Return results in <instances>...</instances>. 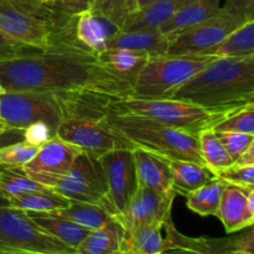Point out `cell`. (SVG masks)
Segmentation results:
<instances>
[{"mask_svg": "<svg viewBox=\"0 0 254 254\" xmlns=\"http://www.w3.org/2000/svg\"><path fill=\"white\" fill-rule=\"evenodd\" d=\"M0 83L5 92H93L113 99L129 97L133 87L104 67L96 54L74 42L0 59Z\"/></svg>", "mask_w": 254, "mask_h": 254, "instance_id": "cell-1", "label": "cell"}, {"mask_svg": "<svg viewBox=\"0 0 254 254\" xmlns=\"http://www.w3.org/2000/svg\"><path fill=\"white\" fill-rule=\"evenodd\" d=\"M170 98L227 113L254 103V56L217 57Z\"/></svg>", "mask_w": 254, "mask_h": 254, "instance_id": "cell-2", "label": "cell"}, {"mask_svg": "<svg viewBox=\"0 0 254 254\" xmlns=\"http://www.w3.org/2000/svg\"><path fill=\"white\" fill-rule=\"evenodd\" d=\"M0 35L20 46L36 50L77 42L74 15L35 0H0Z\"/></svg>", "mask_w": 254, "mask_h": 254, "instance_id": "cell-3", "label": "cell"}, {"mask_svg": "<svg viewBox=\"0 0 254 254\" xmlns=\"http://www.w3.org/2000/svg\"><path fill=\"white\" fill-rule=\"evenodd\" d=\"M64 118L56 136L98 159L113 149H133L129 141L117 135L103 122L107 104L113 98L93 92L61 93Z\"/></svg>", "mask_w": 254, "mask_h": 254, "instance_id": "cell-4", "label": "cell"}, {"mask_svg": "<svg viewBox=\"0 0 254 254\" xmlns=\"http://www.w3.org/2000/svg\"><path fill=\"white\" fill-rule=\"evenodd\" d=\"M103 122L113 133L129 141L133 148L144 149L165 159L195 161L205 165L196 135L145 117L116 113L107 107Z\"/></svg>", "mask_w": 254, "mask_h": 254, "instance_id": "cell-5", "label": "cell"}, {"mask_svg": "<svg viewBox=\"0 0 254 254\" xmlns=\"http://www.w3.org/2000/svg\"><path fill=\"white\" fill-rule=\"evenodd\" d=\"M107 108L116 113L134 114L154 119L196 136L205 129H212L232 113L210 112L197 104L173 98L140 99L126 97L109 101Z\"/></svg>", "mask_w": 254, "mask_h": 254, "instance_id": "cell-6", "label": "cell"}, {"mask_svg": "<svg viewBox=\"0 0 254 254\" xmlns=\"http://www.w3.org/2000/svg\"><path fill=\"white\" fill-rule=\"evenodd\" d=\"M217 57L203 55H164L150 57L134 82L129 97L168 99L184 83Z\"/></svg>", "mask_w": 254, "mask_h": 254, "instance_id": "cell-7", "label": "cell"}, {"mask_svg": "<svg viewBox=\"0 0 254 254\" xmlns=\"http://www.w3.org/2000/svg\"><path fill=\"white\" fill-rule=\"evenodd\" d=\"M26 173L45 188L68 200L97 203L112 213L107 197V183L103 169L98 159L89 155L86 151L82 150L79 153L66 175L51 176L29 171Z\"/></svg>", "mask_w": 254, "mask_h": 254, "instance_id": "cell-8", "label": "cell"}, {"mask_svg": "<svg viewBox=\"0 0 254 254\" xmlns=\"http://www.w3.org/2000/svg\"><path fill=\"white\" fill-rule=\"evenodd\" d=\"M0 118L7 128L26 129L36 123L49 127L56 136L64 118L61 93L45 91H14L0 94Z\"/></svg>", "mask_w": 254, "mask_h": 254, "instance_id": "cell-9", "label": "cell"}, {"mask_svg": "<svg viewBox=\"0 0 254 254\" xmlns=\"http://www.w3.org/2000/svg\"><path fill=\"white\" fill-rule=\"evenodd\" d=\"M0 252L76 254L42 230L26 211L11 206H0Z\"/></svg>", "mask_w": 254, "mask_h": 254, "instance_id": "cell-10", "label": "cell"}, {"mask_svg": "<svg viewBox=\"0 0 254 254\" xmlns=\"http://www.w3.org/2000/svg\"><path fill=\"white\" fill-rule=\"evenodd\" d=\"M98 160L106 176L107 197L112 213L123 222L139 186L133 149H113L99 156Z\"/></svg>", "mask_w": 254, "mask_h": 254, "instance_id": "cell-11", "label": "cell"}, {"mask_svg": "<svg viewBox=\"0 0 254 254\" xmlns=\"http://www.w3.org/2000/svg\"><path fill=\"white\" fill-rule=\"evenodd\" d=\"M251 20L254 19L233 16L220 9L210 19L173 37L169 42L166 55H205L222 42L231 32Z\"/></svg>", "mask_w": 254, "mask_h": 254, "instance_id": "cell-12", "label": "cell"}, {"mask_svg": "<svg viewBox=\"0 0 254 254\" xmlns=\"http://www.w3.org/2000/svg\"><path fill=\"white\" fill-rule=\"evenodd\" d=\"M176 196L175 191L160 192L145 186H138L122 225L127 232L140 226L153 223L164 225V222L171 217L173 203Z\"/></svg>", "mask_w": 254, "mask_h": 254, "instance_id": "cell-13", "label": "cell"}, {"mask_svg": "<svg viewBox=\"0 0 254 254\" xmlns=\"http://www.w3.org/2000/svg\"><path fill=\"white\" fill-rule=\"evenodd\" d=\"M216 217L228 235L237 233L254 223V186L226 184Z\"/></svg>", "mask_w": 254, "mask_h": 254, "instance_id": "cell-14", "label": "cell"}, {"mask_svg": "<svg viewBox=\"0 0 254 254\" xmlns=\"http://www.w3.org/2000/svg\"><path fill=\"white\" fill-rule=\"evenodd\" d=\"M165 230L163 251L159 254H226L236 250V237H189L183 235L169 217L164 222Z\"/></svg>", "mask_w": 254, "mask_h": 254, "instance_id": "cell-15", "label": "cell"}, {"mask_svg": "<svg viewBox=\"0 0 254 254\" xmlns=\"http://www.w3.org/2000/svg\"><path fill=\"white\" fill-rule=\"evenodd\" d=\"M81 151L78 146L55 136L42 144L36 155L22 168L29 173L51 176L66 175Z\"/></svg>", "mask_w": 254, "mask_h": 254, "instance_id": "cell-16", "label": "cell"}, {"mask_svg": "<svg viewBox=\"0 0 254 254\" xmlns=\"http://www.w3.org/2000/svg\"><path fill=\"white\" fill-rule=\"evenodd\" d=\"M118 27L92 10L74 15V37L76 41L92 54H101L107 49L109 39Z\"/></svg>", "mask_w": 254, "mask_h": 254, "instance_id": "cell-17", "label": "cell"}, {"mask_svg": "<svg viewBox=\"0 0 254 254\" xmlns=\"http://www.w3.org/2000/svg\"><path fill=\"white\" fill-rule=\"evenodd\" d=\"M127 231L117 217L92 230L76 248V254H126Z\"/></svg>", "mask_w": 254, "mask_h": 254, "instance_id": "cell-18", "label": "cell"}, {"mask_svg": "<svg viewBox=\"0 0 254 254\" xmlns=\"http://www.w3.org/2000/svg\"><path fill=\"white\" fill-rule=\"evenodd\" d=\"M133 158L139 186H145L160 192L174 191L168 159L140 148H133Z\"/></svg>", "mask_w": 254, "mask_h": 254, "instance_id": "cell-19", "label": "cell"}, {"mask_svg": "<svg viewBox=\"0 0 254 254\" xmlns=\"http://www.w3.org/2000/svg\"><path fill=\"white\" fill-rule=\"evenodd\" d=\"M169 39L159 29L134 30L114 32L109 39L108 47H119L144 52L150 57L164 56L169 49Z\"/></svg>", "mask_w": 254, "mask_h": 254, "instance_id": "cell-20", "label": "cell"}, {"mask_svg": "<svg viewBox=\"0 0 254 254\" xmlns=\"http://www.w3.org/2000/svg\"><path fill=\"white\" fill-rule=\"evenodd\" d=\"M221 0H192L159 27L170 41L176 35L210 19L221 9Z\"/></svg>", "mask_w": 254, "mask_h": 254, "instance_id": "cell-21", "label": "cell"}, {"mask_svg": "<svg viewBox=\"0 0 254 254\" xmlns=\"http://www.w3.org/2000/svg\"><path fill=\"white\" fill-rule=\"evenodd\" d=\"M191 1L192 0H155L145 9L127 19L121 31L159 29Z\"/></svg>", "mask_w": 254, "mask_h": 254, "instance_id": "cell-22", "label": "cell"}, {"mask_svg": "<svg viewBox=\"0 0 254 254\" xmlns=\"http://www.w3.org/2000/svg\"><path fill=\"white\" fill-rule=\"evenodd\" d=\"M97 57L98 61L109 71L130 82L131 84H134L139 72L150 59V56L144 52L119 47H108L97 55Z\"/></svg>", "mask_w": 254, "mask_h": 254, "instance_id": "cell-23", "label": "cell"}, {"mask_svg": "<svg viewBox=\"0 0 254 254\" xmlns=\"http://www.w3.org/2000/svg\"><path fill=\"white\" fill-rule=\"evenodd\" d=\"M168 164L173 178V190L176 195L186 197L215 178L210 169L195 161L168 159Z\"/></svg>", "mask_w": 254, "mask_h": 254, "instance_id": "cell-24", "label": "cell"}, {"mask_svg": "<svg viewBox=\"0 0 254 254\" xmlns=\"http://www.w3.org/2000/svg\"><path fill=\"white\" fill-rule=\"evenodd\" d=\"M27 212V211H26ZM27 215L52 237L57 238L68 247L76 248L87 237L91 230L51 212H27Z\"/></svg>", "mask_w": 254, "mask_h": 254, "instance_id": "cell-25", "label": "cell"}, {"mask_svg": "<svg viewBox=\"0 0 254 254\" xmlns=\"http://www.w3.org/2000/svg\"><path fill=\"white\" fill-rule=\"evenodd\" d=\"M203 56L215 57H242L254 56V20L231 32L222 42L206 52Z\"/></svg>", "mask_w": 254, "mask_h": 254, "instance_id": "cell-26", "label": "cell"}, {"mask_svg": "<svg viewBox=\"0 0 254 254\" xmlns=\"http://www.w3.org/2000/svg\"><path fill=\"white\" fill-rule=\"evenodd\" d=\"M51 213L72 221L91 231L102 227L114 217L103 206L91 202H77V201H71L67 207L52 211Z\"/></svg>", "mask_w": 254, "mask_h": 254, "instance_id": "cell-27", "label": "cell"}, {"mask_svg": "<svg viewBox=\"0 0 254 254\" xmlns=\"http://www.w3.org/2000/svg\"><path fill=\"white\" fill-rule=\"evenodd\" d=\"M7 201L11 207L20 208L27 212H52L67 207L71 203V200L59 195L50 189L30 191L21 195L12 196L7 198Z\"/></svg>", "mask_w": 254, "mask_h": 254, "instance_id": "cell-28", "label": "cell"}, {"mask_svg": "<svg viewBox=\"0 0 254 254\" xmlns=\"http://www.w3.org/2000/svg\"><path fill=\"white\" fill-rule=\"evenodd\" d=\"M225 186V181L213 178L197 190L189 193L186 196V205L192 212L203 217L216 216Z\"/></svg>", "mask_w": 254, "mask_h": 254, "instance_id": "cell-29", "label": "cell"}, {"mask_svg": "<svg viewBox=\"0 0 254 254\" xmlns=\"http://www.w3.org/2000/svg\"><path fill=\"white\" fill-rule=\"evenodd\" d=\"M164 225H145L127 232L126 254H159L163 251Z\"/></svg>", "mask_w": 254, "mask_h": 254, "instance_id": "cell-30", "label": "cell"}, {"mask_svg": "<svg viewBox=\"0 0 254 254\" xmlns=\"http://www.w3.org/2000/svg\"><path fill=\"white\" fill-rule=\"evenodd\" d=\"M197 138L203 164L212 171L213 175L235 163L213 129H205L198 134Z\"/></svg>", "mask_w": 254, "mask_h": 254, "instance_id": "cell-31", "label": "cell"}, {"mask_svg": "<svg viewBox=\"0 0 254 254\" xmlns=\"http://www.w3.org/2000/svg\"><path fill=\"white\" fill-rule=\"evenodd\" d=\"M45 189L47 188L34 180L22 166H15V168L0 166V193L4 197L10 198L12 196L21 195L30 191L45 190Z\"/></svg>", "mask_w": 254, "mask_h": 254, "instance_id": "cell-32", "label": "cell"}, {"mask_svg": "<svg viewBox=\"0 0 254 254\" xmlns=\"http://www.w3.org/2000/svg\"><path fill=\"white\" fill-rule=\"evenodd\" d=\"M40 146L32 145L26 140L17 141L0 148V166L15 168L24 166L34 158Z\"/></svg>", "mask_w": 254, "mask_h": 254, "instance_id": "cell-33", "label": "cell"}, {"mask_svg": "<svg viewBox=\"0 0 254 254\" xmlns=\"http://www.w3.org/2000/svg\"><path fill=\"white\" fill-rule=\"evenodd\" d=\"M215 131H240L254 134V103L232 112L227 118L213 127Z\"/></svg>", "mask_w": 254, "mask_h": 254, "instance_id": "cell-34", "label": "cell"}, {"mask_svg": "<svg viewBox=\"0 0 254 254\" xmlns=\"http://www.w3.org/2000/svg\"><path fill=\"white\" fill-rule=\"evenodd\" d=\"M130 1L131 0H94L91 10L121 30L128 17Z\"/></svg>", "mask_w": 254, "mask_h": 254, "instance_id": "cell-35", "label": "cell"}, {"mask_svg": "<svg viewBox=\"0 0 254 254\" xmlns=\"http://www.w3.org/2000/svg\"><path fill=\"white\" fill-rule=\"evenodd\" d=\"M215 178L231 185L251 188L254 186V165H240L233 163L232 165L217 171Z\"/></svg>", "mask_w": 254, "mask_h": 254, "instance_id": "cell-36", "label": "cell"}, {"mask_svg": "<svg viewBox=\"0 0 254 254\" xmlns=\"http://www.w3.org/2000/svg\"><path fill=\"white\" fill-rule=\"evenodd\" d=\"M216 134L233 160H236L243 151L254 144V134L240 131H216Z\"/></svg>", "mask_w": 254, "mask_h": 254, "instance_id": "cell-37", "label": "cell"}, {"mask_svg": "<svg viewBox=\"0 0 254 254\" xmlns=\"http://www.w3.org/2000/svg\"><path fill=\"white\" fill-rule=\"evenodd\" d=\"M52 138H55V134L50 130L49 127L42 123L32 124V126L27 127L25 129L24 140L32 144V145L41 146L42 144L46 143Z\"/></svg>", "mask_w": 254, "mask_h": 254, "instance_id": "cell-38", "label": "cell"}, {"mask_svg": "<svg viewBox=\"0 0 254 254\" xmlns=\"http://www.w3.org/2000/svg\"><path fill=\"white\" fill-rule=\"evenodd\" d=\"M221 9L233 16L254 19V0H226Z\"/></svg>", "mask_w": 254, "mask_h": 254, "instance_id": "cell-39", "label": "cell"}, {"mask_svg": "<svg viewBox=\"0 0 254 254\" xmlns=\"http://www.w3.org/2000/svg\"><path fill=\"white\" fill-rule=\"evenodd\" d=\"M32 50L31 47H22L20 45L14 44V42L9 41V40L4 39L0 35V59H10V57L19 56V55L24 54V52Z\"/></svg>", "mask_w": 254, "mask_h": 254, "instance_id": "cell-40", "label": "cell"}, {"mask_svg": "<svg viewBox=\"0 0 254 254\" xmlns=\"http://www.w3.org/2000/svg\"><path fill=\"white\" fill-rule=\"evenodd\" d=\"M60 6L71 15H76L78 12L91 10L94 0H57Z\"/></svg>", "mask_w": 254, "mask_h": 254, "instance_id": "cell-41", "label": "cell"}, {"mask_svg": "<svg viewBox=\"0 0 254 254\" xmlns=\"http://www.w3.org/2000/svg\"><path fill=\"white\" fill-rule=\"evenodd\" d=\"M245 232L241 235H235L236 250L245 251V252L254 253V232L253 226L245 228Z\"/></svg>", "mask_w": 254, "mask_h": 254, "instance_id": "cell-42", "label": "cell"}, {"mask_svg": "<svg viewBox=\"0 0 254 254\" xmlns=\"http://www.w3.org/2000/svg\"><path fill=\"white\" fill-rule=\"evenodd\" d=\"M24 129L9 128L0 131V148H1V146L9 145V144L24 140Z\"/></svg>", "mask_w": 254, "mask_h": 254, "instance_id": "cell-43", "label": "cell"}, {"mask_svg": "<svg viewBox=\"0 0 254 254\" xmlns=\"http://www.w3.org/2000/svg\"><path fill=\"white\" fill-rule=\"evenodd\" d=\"M154 1H155V0H131L130 4H129L128 17H127V19H129L131 15L136 14V12L141 11L143 9H145L146 6H149V5H150L151 2H154ZM126 21H127V20H126Z\"/></svg>", "mask_w": 254, "mask_h": 254, "instance_id": "cell-44", "label": "cell"}, {"mask_svg": "<svg viewBox=\"0 0 254 254\" xmlns=\"http://www.w3.org/2000/svg\"><path fill=\"white\" fill-rule=\"evenodd\" d=\"M236 164L240 165H254V144L250 146L247 150L243 151L235 160Z\"/></svg>", "mask_w": 254, "mask_h": 254, "instance_id": "cell-45", "label": "cell"}, {"mask_svg": "<svg viewBox=\"0 0 254 254\" xmlns=\"http://www.w3.org/2000/svg\"><path fill=\"white\" fill-rule=\"evenodd\" d=\"M35 1H39V2H42V4H47V5H52V6H60L59 1L57 0H35ZM62 9V7H61Z\"/></svg>", "mask_w": 254, "mask_h": 254, "instance_id": "cell-46", "label": "cell"}, {"mask_svg": "<svg viewBox=\"0 0 254 254\" xmlns=\"http://www.w3.org/2000/svg\"><path fill=\"white\" fill-rule=\"evenodd\" d=\"M0 254H52V253H37V252H0Z\"/></svg>", "mask_w": 254, "mask_h": 254, "instance_id": "cell-47", "label": "cell"}, {"mask_svg": "<svg viewBox=\"0 0 254 254\" xmlns=\"http://www.w3.org/2000/svg\"><path fill=\"white\" fill-rule=\"evenodd\" d=\"M0 206H10L9 205V201H7L6 197H4V196L0 193Z\"/></svg>", "mask_w": 254, "mask_h": 254, "instance_id": "cell-48", "label": "cell"}, {"mask_svg": "<svg viewBox=\"0 0 254 254\" xmlns=\"http://www.w3.org/2000/svg\"><path fill=\"white\" fill-rule=\"evenodd\" d=\"M226 254H254V253H250V252H245V251L235 250V251H230V252H227Z\"/></svg>", "mask_w": 254, "mask_h": 254, "instance_id": "cell-49", "label": "cell"}, {"mask_svg": "<svg viewBox=\"0 0 254 254\" xmlns=\"http://www.w3.org/2000/svg\"><path fill=\"white\" fill-rule=\"evenodd\" d=\"M5 129H9V128H7L6 123H5V122H4V121H2V119H1V118H0V131L5 130Z\"/></svg>", "mask_w": 254, "mask_h": 254, "instance_id": "cell-50", "label": "cell"}, {"mask_svg": "<svg viewBox=\"0 0 254 254\" xmlns=\"http://www.w3.org/2000/svg\"><path fill=\"white\" fill-rule=\"evenodd\" d=\"M5 92V89L2 88V86H1V83H0V94H2Z\"/></svg>", "mask_w": 254, "mask_h": 254, "instance_id": "cell-51", "label": "cell"}]
</instances>
